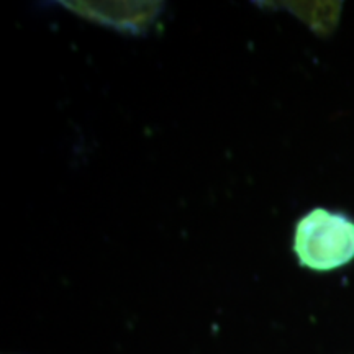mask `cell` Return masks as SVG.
Returning <instances> with one entry per match:
<instances>
[{
	"instance_id": "obj_1",
	"label": "cell",
	"mask_w": 354,
	"mask_h": 354,
	"mask_svg": "<svg viewBox=\"0 0 354 354\" xmlns=\"http://www.w3.org/2000/svg\"><path fill=\"white\" fill-rule=\"evenodd\" d=\"M294 251L312 271H333L354 259V221L342 214L315 209L297 223Z\"/></svg>"
}]
</instances>
